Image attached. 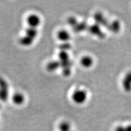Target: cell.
I'll use <instances>...</instances> for the list:
<instances>
[{
	"instance_id": "1",
	"label": "cell",
	"mask_w": 131,
	"mask_h": 131,
	"mask_svg": "<svg viewBox=\"0 0 131 131\" xmlns=\"http://www.w3.org/2000/svg\"><path fill=\"white\" fill-rule=\"evenodd\" d=\"M71 98L75 104L79 105L84 104L88 99V93L85 90L78 89L73 92Z\"/></svg>"
},
{
	"instance_id": "2",
	"label": "cell",
	"mask_w": 131,
	"mask_h": 131,
	"mask_svg": "<svg viewBox=\"0 0 131 131\" xmlns=\"http://www.w3.org/2000/svg\"><path fill=\"white\" fill-rule=\"evenodd\" d=\"M26 23L28 27L37 28L41 24L42 19L37 14L32 13L27 16Z\"/></svg>"
},
{
	"instance_id": "3",
	"label": "cell",
	"mask_w": 131,
	"mask_h": 131,
	"mask_svg": "<svg viewBox=\"0 0 131 131\" xmlns=\"http://www.w3.org/2000/svg\"><path fill=\"white\" fill-rule=\"evenodd\" d=\"M94 19H95L96 24L98 25H101L103 26L108 29L110 22H109L107 19H106L104 16L101 13H96L94 15Z\"/></svg>"
},
{
	"instance_id": "4",
	"label": "cell",
	"mask_w": 131,
	"mask_h": 131,
	"mask_svg": "<svg viewBox=\"0 0 131 131\" xmlns=\"http://www.w3.org/2000/svg\"><path fill=\"white\" fill-rule=\"evenodd\" d=\"M56 36L57 39L63 43H67L71 37L70 33L67 30L64 29L60 30L57 32Z\"/></svg>"
},
{
	"instance_id": "5",
	"label": "cell",
	"mask_w": 131,
	"mask_h": 131,
	"mask_svg": "<svg viewBox=\"0 0 131 131\" xmlns=\"http://www.w3.org/2000/svg\"><path fill=\"white\" fill-rule=\"evenodd\" d=\"M122 86L126 92H131V71L128 72L122 81Z\"/></svg>"
},
{
	"instance_id": "6",
	"label": "cell",
	"mask_w": 131,
	"mask_h": 131,
	"mask_svg": "<svg viewBox=\"0 0 131 131\" xmlns=\"http://www.w3.org/2000/svg\"><path fill=\"white\" fill-rule=\"evenodd\" d=\"M89 31L91 34L97 36L101 38H104L105 35L103 31H102L101 27L98 24H93L89 27Z\"/></svg>"
},
{
	"instance_id": "7",
	"label": "cell",
	"mask_w": 131,
	"mask_h": 131,
	"mask_svg": "<svg viewBox=\"0 0 131 131\" xmlns=\"http://www.w3.org/2000/svg\"><path fill=\"white\" fill-rule=\"evenodd\" d=\"M80 63L81 66L84 68H90L93 66L94 63V60L91 56L85 55L81 58Z\"/></svg>"
},
{
	"instance_id": "8",
	"label": "cell",
	"mask_w": 131,
	"mask_h": 131,
	"mask_svg": "<svg viewBox=\"0 0 131 131\" xmlns=\"http://www.w3.org/2000/svg\"><path fill=\"white\" fill-rule=\"evenodd\" d=\"M12 101L13 103L16 105H21L25 101V97L24 95L20 92L15 93L12 97Z\"/></svg>"
},
{
	"instance_id": "9",
	"label": "cell",
	"mask_w": 131,
	"mask_h": 131,
	"mask_svg": "<svg viewBox=\"0 0 131 131\" xmlns=\"http://www.w3.org/2000/svg\"><path fill=\"white\" fill-rule=\"evenodd\" d=\"M121 25L120 22L118 20H114L110 23L109 26L108 28V30L111 31L115 34L119 32L121 30Z\"/></svg>"
},
{
	"instance_id": "10",
	"label": "cell",
	"mask_w": 131,
	"mask_h": 131,
	"mask_svg": "<svg viewBox=\"0 0 131 131\" xmlns=\"http://www.w3.org/2000/svg\"><path fill=\"white\" fill-rule=\"evenodd\" d=\"M34 39L31 38L30 37L26 35L21 37L19 39V42L20 44L24 47H29L33 44L34 42Z\"/></svg>"
},
{
	"instance_id": "11",
	"label": "cell",
	"mask_w": 131,
	"mask_h": 131,
	"mask_svg": "<svg viewBox=\"0 0 131 131\" xmlns=\"http://www.w3.org/2000/svg\"><path fill=\"white\" fill-rule=\"evenodd\" d=\"M25 35L35 39L38 36L37 29L35 28H32V27H28L26 30Z\"/></svg>"
},
{
	"instance_id": "12",
	"label": "cell",
	"mask_w": 131,
	"mask_h": 131,
	"mask_svg": "<svg viewBox=\"0 0 131 131\" xmlns=\"http://www.w3.org/2000/svg\"><path fill=\"white\" fill-rule=\"evenodd\" d=\"M60 131H71V125L68 121L61 122L59 125Z\"/></svg>"
},
{
	"instance_id": "13",
	"label": "cell",
	"mask_w": 131,
	"mask_h": 131,
	"mask_svg": "<svg viewBox=\"0 0 131 131\" xmlns=\"http://www.w3.org/2000/svg\"><path fill=\"white\" fill-rule=\"evenodd\" d=\"M60 66V62L58 61H54L49 63L47 65V69L49 71L54 72L56 71Z\"/></svg>"
},
{
	"instance_id": "14",
	"label": "cell",
	"mask_w": 131,
	"mask_h": 131,
	"mask_svg": "<svg viewBox=\"0 0 131 131\" xmlns=\"http://www.w3.org/2000/svg\"><path fill=\"white\" fill-rule=\"evenodd\" d=\"M59 57L62 62H66L69 58V55L66 51H61L59 54Z\"/></svg>"
},
{
	"instance_id": "15",
	"label": "cell",
	"mask_w": 131,
	"mask_h": 131,
	"mask_svg": "<svg viewBox=\"0 0 131 131\" xmlns=\"http://www.w3.org/2000/svg\"><path fill=\"white\" fill-rule=\"evenodd\" d=\"M67 23L69 25L75 26L78 25V21L76 18L74 17V16H71L68 19Z\"/></svg>"
}]
</instances>
